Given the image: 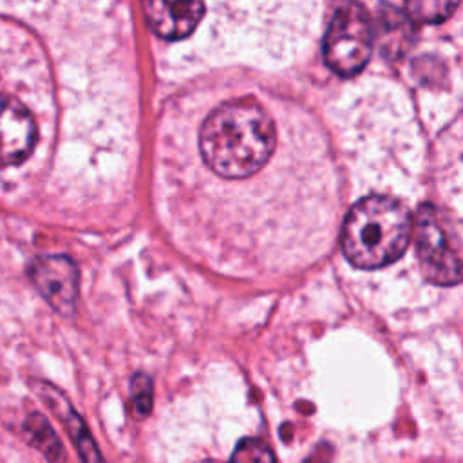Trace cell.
Wrapping results in <instances>:
<instances>
[{"mask_svg": "<svg viewBox=\"0 0 463 463\" xmlns=\"http://www.w3.org/2000/svg\"><path fill=\"white\" fill-rule=\"evenodd\" d=\"M273 148V119L260 103L248 98L215 107L199 132V150L206 166L224 179H242L259 172Z\"/></svg>", "mask_w": 463, "mask_h": 463, "instance_id": "obj_1", "label": "cell"}, {"mask_svg": "<svg viewBox=\"0 0 463 463\" xmlns=\"http://www.w3.org/2000/svg\"><path fill=\"white\" fill-rule=\"evenodd\" d=\"M412 230L414 219L402 201L369 195L347 212L342 226V250L356 268H382L402 257Z\"/></svg>", "mask_w": 463, "mask_h": 463, "instance_id": "obj_2", "label": "cell"}, {"mask_svg": "<svg viewBox=\"0 0 463 463\" xmlns=\"http://www.w3.org/2000/svg\"><path fill=\"white\" fill-rule=\"evenodd\" d=\"M414 239L421 269L430 282L450 286L463 280V241L434 206L423 204L418 210Z\"/></svg>", "mask_w": 463, "mask_h": 463, "instance_id": "obj_3", "label": "cell"}, {"mask_svg": "<svg viewBox=\"0 0 463 463\" xmlns=\"http://www.w3.org/2000/svg\"><path fill=\"white\" fill-rule=\"evenodd\" d=\"M373 51V24L360 4H344L333 14L324 36V60L342 76L360 72Z\"/></svg>", "mask_w": 463, "mask_h": 463, "instance_id": "obj_4", "label": "cell"}, {"mask_svg": "<svg viewBox=\"0 0 463 463\" xmlns=\"http://www.w3.org/2000/svg\"><path fill=\"white\" fill-rule=\"evenodd\" d=\"M29 277L43 298L61 315H71L78 297V269L69 257L43 255L29 266Z\"/></svg>", "mask_w": 463, "mask_h": 463, "instance_id": "obj_5", "label": "cell"}, {"mask_svg": "<svg viewBox=\"0 0 463 463\" xmlns=\"http://www.w3.org/2000/svg\"><path fill=\"white\" fill-rule=\"evenodd\" d=\"M36 125L14 98L0 94V166L24 161L34 146Z\"/></svg>", "mask_w": 463, "mask_h": 463, "instance_id": "obj_6", "label": "cell"}, {"mask_svg": "<svg viewBox=\"0 0 463 463\" xmlns=\"http://www.w3.org/2000/svg\"><path fill=\"white\" fill-rule=\"evenodd\" d=\"M148 25L156 34L166 40H179L188 36L204 13V4L197 0L172 2L154 0L143 4Z\"/></svg>", "mask_w": 463, "mask_h": 463, "instance_id": "obj_7", "label": "cell"}, {"mask_svg": "<svg viewBox=\"0 0 463 463\" xmlns=\"http://www.w3.org/2000/svg\"><path fill=\"white\" fill-rule=\"evenodd\" d=\"M36 392L40 394L42 402L54 412V416L67 427V432H69L81 461L83 463H105L83 418L72 409L69 400L56 387H52L51 383H45V382L36 383Z\"/></svg>", "mask_w": 463, "mask_h": 463, "instance_id": "obj_8", "label": "cell"}, {"mask_svg": "<svg viewBox=\"0 0 463 463\" xmlns=\"http://www.w3.org/2000/svg\"><path fill=\"white\" fill-rule=\"evenodd\" d=\"M24 436L31 447L43 454L47 463H65L63 445L45 416L31 414L24 423Z\"/></svg>", "mask_w": 463, "mask_h": 463, "instance_id": "obj_9", "label": "cell"}, {"mask_svg": "<svg viewBox=\"0 0 463 463\" xmlns=\"http://www.w3.org/2000/svg\"><path fill=\"white\" fill-rule=\"evenodd\" d=\"M456 7H458L456 2H441V0H416L407 4L409 14L427 24L445 20Z\"/></svg>", "mask_w": 463, "mask_h": 463, "instance_id": "obj_10", "label": "cell"}, {"mask_svg": "<svg viewBox=\"0 0 463 463\" xmlns=\"http://www.w3.org/2000/svg\"><path fill=\"white\" fill-rule=\"evenodd\" d=\"M230 463H277V461L271 449L264 441L257 438H246L235 447L230 458Z\"/></svg>", "mask_w": 463, "mask_h": 463, "instance_id": "obj_11", "label": "cell"}, {"mask_svg": "<svg viewBox=\"0 0 463 463\" xmlns=\"http://www.w3.org/2000/svg\"><path fill=\"white\" fill-rule=\"evenodd\" d=\"M132 407L137 418H146L152 411V382L146 374H136L130 383Z\"/></svg>", "mask_w": 463, "mask_h": 463, "instance_id": "obj_12", "label": "cell"}, {"mask_svg": "<svg viewBox=\"0 0 463 463\" xmlns=\"http://www.w3.org/2000/svg\"><path fill=\"white\" fill-rule=\"evenodd\" d=\"M203 463H215V461H203Z\"/></svg>", "mask_w": 463, "mask_h": 463, "instance_id": "obj_13", "label": "cell"}]
</instances>
